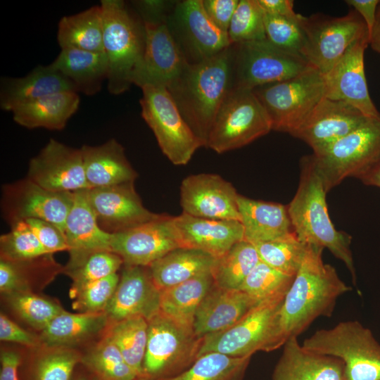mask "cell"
Masks as SVG:
<instances>
[{
	"mask_svg": "<svg viewBox=\"0 0 380 380\" xmlns=\"http://www.w3.org/2000/svg\"><path fill=\"white\" fill-rule=\"evenodd\" d=\"M88 189L74 192L73 204L65 221L64 234L69 252L65 267L75 265L92 253L111 251V234L99 227L89 202Z\"/></svg>",
	"mask_w": 380,
	"mask_h": 380,
	"instance_id": "25",
	"label": "cell"
},
{
	"mask_svg": "<svg viewBox=\"0 0 380 380\" xmlns=\"http://www.w3.org/2000/svg\"><path fill=\"white\" fill-rule=\"evenodd\" d=\"M73 201L74 192L50 191L27 177L2 187L1 210L10 226L27 219H40L64 232Z\"/></svg>",
	"mask_w": 380,
	"mask_h": 380,
	"instance_id": "15",
	"label": "cell"
},
{
	"mask_svg": "<svg viewBox=\"0 0 380 380\" xmlns=\"http://www.w3.org/2000/svg\"><path fill=\"white\" fill-rule=\"evenodd\" d=\"M81 362L99 380H138L137 373L127 363L117 346L106 335L82 356Z\"/></svg>",
	"mask_w": 380,
	"mask_h": 380,
	"instance_id": "40",
	"label": "cell"
},
{
	"mask_svg": "<svg viewBox=\"0 0 380 380\" xmlns=\"http://www.w3.org/2000/svg\"><path fill=\"white\" fill-rule=\"evenodd\" d=\"M174 222L182 247L201 251L215 258L244 240L243 227L238 220L205 219L182 213L174 217Z\"/></svg>",
	"mask_w": 380,
	"mask_h": 380,
	"instance_id": "24",
	"label": "cell"
},
{
	"mask_svg": "<svg viewBox=\"0 0 380 380\" xmlns=\"http://www.w3.org/2000/svg\"><path fill=\"white\" fill-rule=\"evenodd\" d=\"M77 380H87L86 378H80Z\"/></svg>",
	"mask_w": 380,
	"mask_h": 380,
	"instance_id": "59",
	"label": "cell"
},
{
	"mask_svg": "<svg viewBox=\"0 0 380 380\" xmlns=\"http://www.w3.org/2000/svg\"><path fill=\"white\" fill-rule=\"evenodd\" d=\"M120 280L115 273L105 278L71 288L72 308L78 312H101L112 298Z\"/></svg>",
	"mask_w": 380,
	"mask_h": 380,
	"instance_id": "49",
	"label": "cell"
},
{
	"mask_svg": "<svg viewBox=\"0 0 380 380\" xmlns=\"http://www.w3.org/2000/svg\"><path fill=\"white\" fill-rule=\"evenodd\" d=\"M368 37L363 38L345 53L324 76L325 97L343 101L367 118H379L380 113L369 96L364 65Z\"/></svg>",
	"mask_w": 380,
	"mask_h": 380,
	"instance_id": "21",
	"label": "cell"
},
{
	"mask_svg": "<svg viewBox=\"0 0 380 380\" xmlns=\"http://www.w3.org/2000/svg\"><path fill=\"white\" fill-rule=\"evenodd\" d=\"M259 303L239 289H222L214 284L195 315V334L201 339L225 330L240 321Z\"/></svg>",
	"mask_w": 380,
	"mask_h": 380,
	"instance_id": "26",
	"label": "cell"
},
{
	"mask_svg": "<svg viewBox=\"0 0 380 380\" xmlns=\"http://www.w3.org/2000/svg\"><path fill=\"white\" fill-rule=\"evenodd\" d=\"M80 148L90 189L134 182L138 177L124 148L115 139L99 146L83 145Z\"/></svg>",
	"mask_w": 380,
	"mask_h": 380,
	"instance_id": "30",
	"label": "cell"
},
{
	"mask_svg": "<svg viewBox=\"0 0 380 380\" xmlns=\"http://www.w3.org/2000/svg\"><path fill=\"white\" fill-rule=\"evenodd\" d=\"M294 277L286 274L260 260L247 276L239 290L260 302L286 293Z\"/></svg>",
	"mask_w": 380,
	"mask_h": 380,
	"instance_id": "45",
	"label": "cell"
},
{
	"mask_svg": "<svg viewBox=\"0 0 380 380\" xmlns=\"http://www.w3.org/2000/svg\"><path fill=\"white\" fill-rule=\"evenodd\" d=\"M124 264L122 259L111 251H100L91 253L80 262L70 267H63V272L72 281V288H77L113 274Z\"/></svg>",
	"mask_w": 380,
	"mask_h": 380,
	"instance_id": "48",
	"label": "cell"
},
{
	"mask_svg": "<svg viewBox=\"0 0 380 380\" xmlns=\"http://www.w3.org/2000/svg\"><path fill=\"white\" fill-rule=\"evenodd\" d=\"M26 177L53 191L75 192L90 189L81 148L70 147L53 139L31 158Z\"/></svg>",
	"mask_w": 380,
	"mask_h": 380,
	"instance_id": "18",
	"label": "cell"
},
{
	"mask_svg": "<svg viewBox=\"0 0 380 380\" xmlns=\"http://www.w3.org/2000/svg\"><path fill=\"white\" fill-rule=\"evenodd\" d=\"M232 44L197 63H188L167 87L184 120L206 147L217 113L232 89Z\"/></svg>",
	"mask_w": 380,
	"mask_h": 380,
	"instance_id": "2",
	"label": "cell"
},
{
	"mask_svg": "<svg viewBox=\"0 0 380 380\" xmlns=\"http://www.w3.org/2000/svg\"><path fill=\"white\" fill-rule=\"evenodd\" d=\"M160 290L148 267L124 265L114 294L104 312L109 322L141 317L147 321L160 311Z\"/></svg>",
	"mask_w": 380,
	"mask_h": 380,
	"instance_id": "22",
	"label": "cell"
},
{
	"mask_svg": "<svg viewBox=\"0 0 380 380\" xmlns=\"http://www.w3.org/2000/svg\"><path fill=\"white\" fill-rule=\"evenodd\" d=\"M285 294L260 302L233 326L202 338L197 358L208 353L241 357L265 351L275 315Z\"/></svg>",
	"mask_w": 380,
	"mask_h": 380,
	"instance_id": "13",
	"label": "cell"
},
{
	"mask_svg": "<svg viewBox=\"0 0 380 380\" xmlns=\"http://www.w3.org/2000/svg\"><path fill=\"white\" fill-rule=\"evenodd\" d=\"M148 340L141 380H162L188 369L197 359L201 344L193 327L161 311L148 320Z\"/></svg>",
	"mask_w": 380,
	"mask_h": 380,
	"instance_id": "8",
	"label": "cell"
},
{
	"mask_svg": "<svg viewBox=\"0 0 380 380\" xmlns=\"http://www.w3.org/2000/svg\"><path fill=\"white\" fill-rule=\"evenodd\" d=\"M80 103L79 93L76 91L58 92L15 108L12 111L13 119L28 129L61 130L77 112Z\"/></svg>",
	"mask_w": 380,
	"mask_h": 380,
	"instance_id": "32",
	"label": "cell"
},
{
	"mask_svg": "<svg viewBox=\"0 0 380 380\" xmlns=\"http://www.w3.org/2000/svg\"><path fill=\"white\" fill-rule=\"evenodd\" d=\"M237 203L244 240L256 244L294 233L287 205L254 200L240 194Z\"/></svg>",
	"mask_w": 380,
	"mask_h": 380,
	"instance_id": "29",
	"label": "cell"
},
{
	"mask_svg": "<svg viewBox=\"0 0 380 380\" xmlns=\"http://www.w3.org/2000/svg\"><path fill=\"white\" fill-rule=\"evenodd\" d=\"M25 221L49 254L68 251L65 234L56 225L40 219Z\"/></svg>",
	"mask_w": 380,
	"mask_h": 380,
	"instance_id": "50",
	"label": "cell"
},
{
	"mask_svg": "<svg viewBox=\"0 0 380 380\" xmlns=\"http://www.w3.org/2000/svg\"><path fill=\"white\" fill-rule=\"evenodd\" d=\"M49 254L25 220L11 224L0 236L1 259L25 261Z\"/></svg>",
	"mask_w": 380,
	"mask_h": 380,
	"instance_id": "44",
	"label": "cell"
},
{
	"mask_svg": "<svg viewBox=\"0 0 380 380\" xmlns=\"http://www.w3.org/2000/svg\"><path fill=\"white\" fill-rule=\"evenodd\" d=\"M166 23L189 64L211 58L232 45L227 33L207 15L202 0L177 1Z\"/></svg>",
	"mask_w": 380,
	"mask_h": 380,
	"instance_id": "14",
	"label": "cell"
},
{
	"mask_svg": "<svg viewBox=\"0 0 380 380\" xmlns=\"http://www.w3.org/2000/svg\"><path fill=\"white\" fill-rule=\"evenodd\" d=\"M302 345L310 351L340 359L345 380H380V343L359 321H343L319 329Z\"/></svg>",
	"mask_w": 380,
	"mask_h": 380,
	"instance_id": "5",
	"label": "cell"
},
{
	"mask_svg": "<svg viewBox=\"0 0 380 380\" xmlns=\"http://www.w3.org/2000/svg\"><path fill=\"white\" fill-rule=\"evenodd\" d=\"M251 357L208 353L199 356L183 372L162 380H243Z\"/></svg>",
	"mask_w": 380,
	"mask_h": 380,
	"instance_id": "39",
	"label": "cell"
},
{
	"mask_svg": "<svg viewBox=\"0 0 380 380\" xmlns=\"http://www.w3.org/2000/svg\"><path fill=\"white\" fill-rule=\"evenodd\" d=\"M309 156L327 192L347 177L359 179L380 161V117Z\"/></svg>",
	"mask_w": 380,
	"mask_h": 380,
	"instance_id": "7",
	"label": "cell"
},
{
	"mask_svg": "<svg viewBox=\"0 0 380 380\" xmlns=\"http://www.w3.org/2000/svg\"><path fill=\"white\" fill-rule=\"evenodd\" d=\"M67 91H76L65 76L51 63L39 65L25 76L1 78L0 107L2 110L12 112L44 96Z\"/></svg>",
	"mask_w": 380,
	"mask_h": 380,
	"instance_id": "28",
	"label": "cell"
},
{
	"mask_svg": "<svg viewBox=\"0 0 380 380\" xmlns=\"http://www.w3.org/2000/svg\"><path fill=\"white\" fill-rule=\"evenodd\" d=\"M302 17L299 13L288 18L264 13L266 39L283 51L302 56L305 39Z\"/></svg>",
	"mask_w": 380,
	"mask_h": 380,
	"instance_id": "47",
	"label": "cell"
},
{
	"mask_svg": "<svg viewBox=\"0 0 380 380\" xmlns=\"http://www.w3.org/2000/svg\"><path fill=\"white\" fill-rule=\"evenodd\" d=\"M368 118L343 101L324 97L291 136L301 139L317 152L355 130Z\"/></svg>",
	"mask_w": 380,
	"mask_h": 380,
	"instance_id": "23",
	"label": "cell"
},
{
	"mask_svg": "<svg viewBox=\"0 0 380 380\" xmlns=\"http://www.w3.org/2000/svg\"><path fill=\"white\" fill-rule=\"evenodd\" d=\"M106 336L121 352L127 363L141 380L148 340V321L141 317L109 322Z\"/></svg>",
	"mask_w": 380,
	"mask_h": 380,
	"instance_id": "38",
	"label": "cell"
},
{
	"mask_svg": "<svg viewBox=\"0 0 380 380\" xmlns=\"http://www.w3.org/2000/svg\"><path fill=\"white\" fill-rule=\"evenodd\" d=\"M272 374V380H345L338 358L305 349L298 337L289 339Z\"/></svg>",
	"mask_w": 380,
	"mask_h": 380,
	"instance_id": "27",
	"label": "cell"
},
{
	"mask_svg": "<svg viewBox=\"0 0 380 380\" xmlns=\"http://www.w3.org/2000/svg\"><path fill=\"white\" fill-rule=\"evenodd\" d=\"M359 179L366 185L380 188V161L361 176Z\"/></svg>",
	"mask_w": 380,
	"mask_h": 380,
	"instance_id": "57",
	"label": "cell"
},
{
	"mask_svg": "<svg viewBox=\"0 0 380 380\" xmlns=\"http://www.w3.org/2000/svg\"><path fill=\"white\" fill-rule=\"evenodd\" d=\"M238 196L233 185L217 174L191 175L180 186L182 213L197 217L241 222Z\"/></svg>",
	"mask_w": 380,
	"mask_h": 380,
	"instance_id": "19",
	"label": "cell"
},
{
	"mask_svg": "<svg viewBox=\"0 0 380 380\" xmlns=\"http://www.w3.org/2000/svg\"><path fill=\"white\" fill-rule=\"evenodd\" d=\"M260 260L255 246L242 240L223 255L215 259L211 273L215 286L239 289L252 270Z\"/></svg>",
	"mask_w": 380,
	"mask_h": 380,
	"instance_id": "37",
	"label": "cell"
},
{
	"mask_svg": "<svg viewBox=\"0 0 380 380\" xmlns=\"http://www.w3.org/2000/svg\"><path fill=\"white\" fill-rule=\"evenodd\" d=\"M263 12L276 16L295 18L298 13L293 10L291 0H258Z\"/></svg>",
	"mask_w": 380,
	"mask_h": 380,
	"instance_id": "56",
	"label": "cell"
},
{
	"mask_svg": "<svg viewBox=\"0 0 380 380\" xmlns=\"http://www.w3.org/2000/svg\"><path fill=\"white\" fill-rule=\"evenodd\" d=\"M213 284L212 273L208 272L161 290L160 311L180 324L193 327L198 306Z\"/></svg>",
	"mask_w": 380,
	"mask_h": 380,
	"instance_id": "36",
	"label": "cell"
},
{
	"mask_svg": "<svg viewBox=\"0 0 380 380\" xmlns=\"http://www.w3.org/2000/svg\"><path fill=\"white\" fill-rule=\"evenodd\" d=\"M324 248L308 245L306 253L277 312L265 352L298 337L320 317H331L337 299L352 288L322 259Z\"/></svg>",
	"mask_w": 380,
	"mask_h": 380,
	"instance_id": "1",
	"label": "cell"
},
{
	"mask_svg": "<svg viewBox=\"0 0 380 380\" xmlns=\"http://www.w3.org/2000/svg\"><path fill=\"white\" fill-rule=\"evenodd\" d=\"M13 311L35 329L42 331L63 308L57 302L31 291L5 296Z\"/></svg>",
	"mask_w": 380,
	"mask_h": 380,
	"instance_id": "42",
	"label": "cell"
},
{
	"mask_svg": "<svg viewBox=\"0 0 380 380\" xmlns=\"http://www.w3.org/2000/svg\"><path fill=\"white\" fill-rule=\"evenodd\" d=\"M227 34L232 44L266 39L264 12L258 0H239Z\"/></svg>",
	"mask_w": 380,
	"mask_h": 380,
	"instance_id": "46",
	"label": "cell"
},
{
	"mask_svg": "<svg viewBox=\"0 0 380 380\" xmlns=\"http://www.w3.org/2000/svg\"><path fill=\"white\" fill-rule=\"evenodd\" d=\"M108 323L104 312L71 313L64 310L41 331V345L72 348L98 335Z\"/></svg>",
	"mask_w": 380,
	"mask_h": 380,
	"instance_id": "33",
	"label": "cell"
},
{
	"mask_svg": "<svg viewBox=\"0 0 380 380\" xmlns=\"http://www.w3.org/2000/svg\"><path fill=\"white\" fill-rule=\"evenodd\" d=\"M141 117L153 132L163 153L175 165L187 164L203 146L180 113L167 88L142 87Z\"/></svg>",
	"mask_w": 380,
	"mask_h": 380,
	"instance_id": "9",
	"label": "cell"
},
{
	"mask_svg": "<svg viewBox=\"0 0 380 380\" xmlns=\"http://www.w3.org/2000/svg\"><path fill=\"white\" fill-rule=\"evenodd\" d=\"M43 347L34 362V380H70L82 355L72 348Z\"/></svg>",
	"mask_w": 380,
	"mask_h": 380,
	"instance_id": "43",
	"label": "cell"
},
{
	"mask_svg": "<svg viewBox=\"0 0 380 380\" xmlns=\"http://www.w3.org/2000/svg\"><path fill=\"white\" fill-rule=\"evenodd\" d=\"M239 0H202L210 20L222 31L227 33Z\"/></svg>",
	"mask_w": 380,
	"mask_h": 380,
	"instance_id": "51",
	"label": "cell"
},
{
	"mask_svg": "<svg viewBox=\"0 0 380 380\" xmlns=\"http://www.w3.org/2000/svg\"><path fill=\"white\" fill-rule=\"evenodd\" d=\"M271 130L270 119L253 91L232 89L217 113L206 147L224 153L243 147Z\"/></svg>",
	"mask_w": 380,
	"mask_h": 380,
	"instance_id": "10",
	"label": "cell"
},
{
	"mask_svg": "<svg viewBox=\"0 0 380 380\" xmlns=\"http://www.w3.org/2000/svg\"><path fill=\"white\" fill-rule=\"evenodd\" d=\"M302 25L305 39L302 56L323 75L331 70L352 45L368 37L363 20L354 10L342 17L322 13L310 17L303 15Z\"/></svg>",
	"mask_w": 380,
	"mask_h": 380,
	"instance_id": "11",
	"label": "cell"
},
{
	"mask_svg": "<svg viewBox=\"0 0 380 380\" xmlns=\"http://www.w3.org/2000/svg\"><path fill=\"white\" fill-rule=\"evenodd\" d=\"M300 170L296 193L287 205L294 233L305 244L326 248L341 260L356 286V270L350 249L352 237L334 226L327 209V191L309 155L300 160Z\"/></svg>",
	"mask_w": 380,
	"mask_h": 380,
	"instance_id": "3",
	"label": "cell"
},
{
	"mask_svg": "<svg viewBox=\"0 0 380 380\" xmlns=\"http://www.w3.org/2000/svg\"><path fill=\"white\" fill-rule=\"evenodd\" d=\"M0 339L30 348L41 345L39 336L23 329L3 313L0 315Z\"/></svg>",
	"mask_w": 380,
	"mask_h": 380,
	"instance_id": "52",
	"label": "cell"
},
{
	"mask_svg": "<svg viewBox=\"0 0 380 380\" xmlns=\"http://www.w3.org/2000/svg\"><path fill=\"white\" fill-rule=\"evenodd\" d=\"M100 5L103 20V50L109 66L107 87L110 94L118 95L133 84V77L144 53V24L123 1L102 0Z\"/></svg>",
	"mask_w": 380,
	"mask_h": 380,
	"instance_id": "4",
	"label": "cell"
},
{
	"mask_svg": "<svg viewBox=\"0 0 380 380\" xmlns=\"http://www.w3.org/2000/svg\"><path fill=\"white\" fill-rule=\"evenodd\" d=\"M167 1H137L134 5L141 20H166L175 4Z\"/></svg>",
	"mask_w": 380,
	"mask_h": 380,
	"instance_id": "53",
	"label": "cell"
},
{
	"mask_svg": "<svg viewBox=\"0 0 380 380\" xmlns=\"http://www.w3.org/2000/svg\"><path fill=\"white\" fill-rule=\"evenodd\" d=\"M21 355L13 350H1L0 355V380H18V370Z\"/></svg>",
	"mask_w": 380,
	"mask_h": 380,
	"instance_id": "55",
	"label": "cell"
},
{
	"mask_svg": "<svg viewBox=\"0 0 380 380\" xmlns=\"http://www.w3.org/2000/svg\"><path fill=\"white\" fill-rule=\"evenodd\" d=\"M232 89L253 90L293 77L311 66L302 56L266 39L232 44Z\"/></svg>",
	"mask_w": 380,
	"mask_h": 380,
	"instance_id": "12",
	"label": "cell"
},
{
	"mask_svg": "<svg viewBox=\"0 0 380 380\" xmlns=\"http://www.w3.org/2000/svg\"><path fill=\"white\" fill-rule=\"evenodd\" d=\"M99 227L109 234L123 232L160 216L144 205L134 182L87 190Z\"/></svg>",
	"mask_w": 380,
	"mask_h": 380,
	"instance_id": "20",
	"label": "cell"
},
{
	"mask_svg": "<svg viewBox=\"0 0 380 380\" xmlns=\"http://www.w3.org/2000/svg\"><path fill=\"white\" fill-rule=\"evenodd\" d=\"M215 259L201 251L180 247L148 267L155 284L161 291L211 272Z\"/></svg>",
	"mask_w": 380,
	"mask_h": 380,
	"instance_id": "34",
	"label": "cell"
},
{
	"mask_svg": "<svg viewBox=\"0 0 380 380\" xmlns=\"http://www.w3.org/2000/svg\"><path fill=\"white\" fill-rule=\"evenodd\" d=\"M182 247L174 217L160 214L132 229L111 234L110 250L125 265L148 267L170 251Z\"/></svg>",
	"mask_w": 380,
	"mask_h": 380,
	"instance_id": "16",
	"label": "cell"
},
{
	"mask_svg": "<svg viewBox=\"0 0 380 380\" xmlns=\"http://www.w3.org/2000/svg\"><path fill=\"white\" fill-rule=\"evenodd\" d=\"M252 91L264 108L272 130L291 135L325 97L324 76L312 66L293 77Z\"/></svg>",
	"mask_w": 380,
	"mask_h": 380,
	"instance_id": "6",
	"label": "cell"
},
{
	"mask_svg": "<svg viewBox=\"0 0 380 380\" xmlns=\"http://www.w3.org/2000/svg\"><path fill=\"white\" fill-rule=\"evenodd\" d=\"M51 64L73 84L77 93L87 96L100 91L109 73L104 52L63 48Z\"/></svg>",
	"mask_w": 380,
	"mask_h": 380,
	"instance_id": "31",
	"label": "cell"
},
{
	"mask_svg": "<svg viewBox=\"0 0 380 380\" xmlns=\"http://www.w3.org/2000/svg\"><path fill=\"white\" fill-rule=\"evenodd\" d=\"M253 245L260 260L290 276H296L308 248V245L300 241L295 233Z\"/></svg>",
	"mask_w": 380,
	"mask_h": 380,
	"instance_id": "41",
	"label": "cell"
},
{
	"mask_svg": "<svg viewBox=\"0 0 380 380\" xmlns=\"http://www.w3.org/2000/svg\"><path fill=\"white\" fill-rule=\"evenodd\" d=\"M346 4L351 6L363 20L369 39L376 21V11L380 3L379 0H347Z\"/></svg>",
	"mask_w": 380,
	"mask_h": 380,
	"instance_id": "54",
	"label": "cell"
},
{
	"mask_svg": "<svg viewBox=\"0 0 380 380\" xmlns=\"http://www.w3.org/2000/svg\"><path fill=\"white\" fill-rule=\"evenodd\" d=\"M372 49L380 53V3L378 6L376 21L369 39Z\"/></svg>",
	"mask_w": 380,
	"mask_h": 380,
	"instance_id": "58",
	"label": "cell"
},
{
	"mask_svg": "<svg viewBox=\"0 0 380 380\" xmlns=\"http://www.w3.org/2000/svg\"><path fill=\"white\" fill-rule=\"evenodd\" d=\"M57 40L61 49L104 52L103 20L101 5L61 18Z\"/></svg>",
	"mask_w": 380,
	"mask_h": 380,
	"instance_id": "35",
	"label": "cell"
},
{
	"mask_svg": "<svg viewBox=\"0 0 380 380\" xmlns=\"http://www.w3.org/2000/svg\"><path fill=\"white\" fill-rule=\"evenodd\" d=\"M144 28V49L132 83L167 88L188 63L174 39L166 20H141Z\"/></svg>",
	"mask_w": 380,
	"mask_h": 380,
	"instance_id": "17",
	"label": "cell"
}]
</instances>
